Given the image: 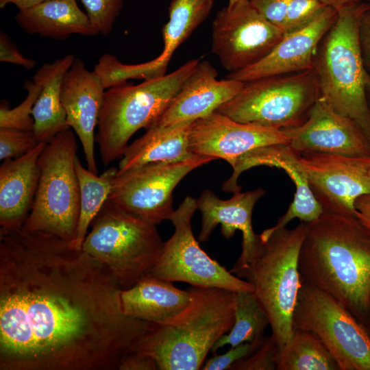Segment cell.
I'll return each instance as SVG.
<instances>
[{"mask_svg":"<svg viewBox=\"0 0 370 370\" xmlns=\"http://www.w3.org/2000/svg\"><path fill=\"white\" fill-rule=\"evenodd\" d=\"M110 270L71 242L0 230V370H116L153 323L125 315Z\"/></svg>","mask_w":370,"mask_h":370,"instance_id":"obj_1","label":"cell"},{"mask_svg":"<svg viewBox=\"0 0 370 370\" xmlns=\"http://www.w3.org/2000/svg\"><path fill=\"white\" fill-rule=\"evenodd\" d=\"M302 282L319 288L363 325L370 310V228L357 217L322 214L305 223Z\"/></svg>","mask_w":370,"mask_h":370,"instance_id":"obj_2","label":"cell"},{"mask_svg":"<svg viewBox=\"0 0 370 370\" xmlns=\"http://www.w3.org/2000/svg\"><path fill=\"white\" fill-rule=\"evenodd\" d=\"M188 290V306L167 321L153 323L138 347L159 370L201 369L214 345L233 326L234 292L193 286Z\"/></svg>","mask_w":370,"mask_h":370,"instance_id":"obj_3","label":"cell"},{"mask_svg":"<svg viewBox=\"0 0 370 370\" xmlns=\"http://www.w3.org/2000/svg\"><path fill=\"white\" fill-rule=\"evenodd\" d=\"M259 235V242L249 260L234 266L230 272L248 282L267 312L279 352L293 334V314L301 280L298 258L305 235V223L288 229L269 228Z\"/></svg>","mask_w":370,"mask_h":370,"instance_id":"obj_4","label":"cell"},{"mask_svg":"<svg viewBox=\"0 0 370 370\" xmlns=\"http://www.w3.org/2000/svg\"><path fill=\"white\" fill-rule=\"evenodd\" d=\"M370 7L361 2L338 12L313 58L320 95L338 113L352 119L370 140L366 75L358 42L360 18Z\"/></svg>","mask_w":370,"mask_h":370,"instance_id":"obj_5","label":"cell"},{"mask_svg":"<svg viewBox=\"0 0 370 370\" xmlns=\"http://www.w3.org/2000/svg\"><path fill=\"white\" fill-rule=\"evenodd\" d=\"M199 62L192 59L171 73L106 90L95 136L104 166L122 158L138 130L158 122Z\"/></svg>","mask_w":370,"mask_h":370,"instance_id":"obj_6","label":"cell"},{"mask_svg":"<svg viewBox=\"0 0 370 370\" xmlns=\"http://www.w3.org/2000/svg\"><path fill=\"white\" fill-rule=\"evenodd\" d=\"M156 225L106 201L91 223L82 249L108 267L122 289L149 275L162 251Z\"/></svg>","mask_w":370,"mask_h":370,"instance_id":"obj_7","label":"cell"},{"mask_svg":"<svg viewBox=\"0 0 370 370\" xmlns=\"http://www.w3.org/2000/svg\"><path fill=\"white\" fill-rule=\"evenodd\" d=\"M71 129L47 143L39 157L38 188L23 227L72 242L79 215L80 191L75 165L77 143Z\"/></svg>","mask_w":370,"mask_h":370,"instance_id":"obj_8","label":"cell"},{"mask_svg":"<svg viewBox=\"0 0 370 370\" xmlns=\"http://www.w3.org/2000/svg\"><path fill=\"white\" fill-rule=\"evenodd\" d=\"M319 96L312 69L245 82L241 91L217 112L238 122L284 130L302 125Z\"/></svg>","mask_w":370,"mask_h":370,"instance_id":"obj_9","label":"cell"},{"mask_svg":"<svg viewBox=\"0 0 370 370\" xmlns=\"http://www.w3.org/2000/svg\"><path fill=\"white\" fill-rule=\"evenodd\" d=\"M293 325L315 334L340 370H370V337L364 325L330 295L302 281Z\"/></svg>","mask_w":370,"mask_h":370,"instance_id":"obj_10","label":"cell"},{"mask_svg":"<svg viewBox=\"0 0 370 370\" xmlns=\"http://www.w3.org/2000/svg\"><path fill=\"white\" fill-rule=\"evenodd\" d=\"M197 199L186 196L171 219L175 230L164 243L160 256L149 275L193 286L220 288L233 292L251 291L253 286L210 258L195 239L191 225Z\"/></svg>","mask_w":370,"mask_h":370,"instance_id":"obj_11","label":"cell"},{"mask_svg":"<svg viewBox=\"0 0 370 370\" xmlns=\"http://www.w3.org/2000/svg\"><path fill=\"white\" fill-rule=\"evenodd\" d=\"M212 158L199 156L180 162H151L118 170L112 180L108 201L148 223L160 224L171 220L173 192L190 171Z\"/></svg>","mask_w":370,"mask_h":370,"instance_id":"obj_12","label":"cell"},{"mask_svg":"<svg viewBox=\"0 0 370 370\" xmlns=\"http://www.w3.org/2000/svg\"><path fill=\"white\" fill-rule=\"evenodd\" d=\"M284 35L247 0L217 13L212 24V52L225 69L236 73L263 59Z\"/></svg>","mask_w":370,"mask_h":370,"instance_id":"obj_13","label":"cell"},{"mask_svg":"<svg viewBox=\"0 0 370 370\" xmlns=\"http://www.w3.org/2000/svg\"><path fill=\"white\" fill-rule=\"evenodd\" d=\"M297 161L323 214L356 217V201L370 194V157L311 153Z\"/></svg>","mask_w":370,"mask_h":370,"instance_id":"obj_14","label":"cell"},{"mask_svg":"<svg viewBox=\"0 0 370 370\" xmlns=\"http://www.w3.org/2000/svg\"><path fill=\"white\" fill-rule=\"evenodd\" d=\"M289 142L283 130L238 122L217 111L195 121L190 134L195 154L223 159L230 165L254 149Z\"/></svg>","mask_w":370,"mask_h":370,"instance_id":"obj_15","label":"cell"},{"mask_svg":"<svg viewBox=\"0 0 370 370\" xmlns=\"http://www.w3.org/2000/svg\"><path fill=\"white\" fill-rule=\"evenodd\" d=\"M283 130L289 136L288 145L300 154L370 157V140L363 131L321 95L302 125Z\"/></svg>","mask_w":370,"mask_h":370,"instance_id":"obj_16","label":"cell"},{"mask_svg":"<svg viewBox=\"0 0 370 370\" xmlns=\"http://www.w3.org/2000/svg\"><path fill=\"white\" fill-rule=\"evenodd\" d=\"M299 154L288 145H271L254 149L238 158L231 165L233 172L222 184V189L233 193L241 191V187L238 184L239 176L243 171L254 166H267L281 169L294 183L295 193L286 213L278 219L274 226L269 229L275 230L285 227L294 219H299L304 223L312 221L320 217L323 211L299 167L297 161Z\"/></svg>","mask_w":370,"mask_h":370,"instance_id":"obj_17","label":"cell"},{"mask_svg":"<svg viewBox=\"0 0 370 370\" xmlns=\"http://www.w3.org/2000/svg\"><path fill=\"white\" fill-rule=\"evenodd\" d=\"M99 77L88 71L85 64L75 58L63 77L61 101L66 121L79 137L87 169L97 174L95 153L96 126L98 125L106 92Z\"/></svg>","mask_w":370,"mask_h":370,"instance_id":"obj_18","label":"cell"},{"mask_svg":"<svg viewBox=\"0 0 370 370\" xmlns=\"http://www.w3.org/2000/svg\"><path fill=\"white\" fill-rule=\"evenodd\" d=\"M337 15L335 9L326 7L308 24L285 33L282 40L260 61L238 72L229 73L227 78L247 82L312 69L318 45Z\"/></svg>","mask_w":370,"mask_h":370,"instance_id":"obj_19","label":"cell"},{"mask_svg":"<svg viewBox=\"0 0 370 370\" xmlns=\"http://www.w3.org/2000/svg\"><path fill=\"white\" fill-rule=\"evenodd\" d=\"M217 76L218 72L208 61L199 62L155 125H175L208 116L233 99L244 86L245 82L227 77L218 79Z\"/></svg>","mask_w":370,"mask_h":370,"instance_id":"obj_20","label":"cell"},{"mask_svg":"<svg viewBox=\"0 0 370 370\" xmlns=\"http://www.w3.org/2000/svg\"><path fill=\"white\" fill-rule=\"evenodd\" d=\"M263 188L234 193L226 200L219 199L210 190H204L197 199V210L201 214L199 242H206L217 225L222 235L232 238L236 230L242 232V251L234 266L245 264L253 255L259 242V235L252 227V212L255 204L264 196Z\"/></svg>","mask_w":370,"mask_h":370,"instance_id":"obj_21","label":"cell"},{"mask_svg":"<svg viewBox=\"0 0 370 370\" xmlns=\"http://www.w3.org/2000/svg\"><path fill=\"white\" fill-rule=\"evenodd\" d=\"M47 143H40L17 158L3 160L0 166V225L23 227L31 211L38 188L39 157Z\"/></svg>","mask_w":370,"mask_h":370,"instance_id":"obj_22","label":"cell"},{"mask_svg":"<svg viewBox=\"0 0 370 370\" xmlns=\"http://www.w3.org/2000/svg\"><path fill=\"white\" fill-rule=\"evenodd\" d=\"M173 282L147 275L133 286L118 295L121 310L127 316L162 324L182 312L189 304L188 290L175 287Z\"/></svg>","mask_w":370,"mask_h":370,"instance_id":"obj_23","label":"cell"},{"mask_svg":"<svg viewBox=\"0 0 370 370\" xmlns=\"http://www.w3.org/2000/svg\"><path fill=\"white\" fill-rule=\"evenodd\" d=\"M171 125H153L125 149L118 170H126L151 162H180L195 160L190 147L193 123Z\"/></svg>","mask_w":370,"mask_h":370,"instance_id":"obj_24","label":"cell"},{"mask_svg":"<svg viewBox=\"0 0 370 370\" xmlns=\"http://www.w3.org/2000/svg\"><path fill=\"white\" fill-rule=\"evenodd\" d=\"M15 20L25 32L55 40H64L72 34H99L75 0H47L20 10Z\"/></svg>","mask_w":370,"mask_h":370,"instance_id":"obj_25","label":"cell"},{"mask_svg":"<svg viewBox=\"0 0 370 370\" xmlns=\"http://www.w3.org/2000/svg\"><path fill=\"white\" fill-rule=\"evenodd\" d=\"M75 59L73 55L69 54L51 63H45L33 76V82L41 88L32 110L34 132L40 143H48L58 133L70 128L61 101V86Z\"/></svg>","mask_w":370,"mask_h":370,"instance_id":"obj_26","label":"cell"},{"mask_svg":"<svg viewBox=\"0 0 370 370\" xmlns=\"http://www.w3.org/2000/svg\"><path fill=\"white\" fill-rule=\"evenodd\" d=\"M79 184V215L72 245L82 249L88 229L109 196L118 168L111 167L99 176L84 167L77 156L75 162Z\"/></svg>","mask_w":370,"mask_h":370,"instance_id":"obj_27","label":"cell"},{"mask_svg":"<svg viewBox=\"0 0 370 370\" xmlns=\"http://www.w3.org/2000/svg\"><path fill=\"white\" fill-rule=\"evenodd\" d=\"M277 370H340V367L315 334L294 329L278 353Z\"/></svg>","mask_w":370,"mask_h":370,"instance_id":"obj_28","label":"cell"},{"mask_svg":"<svg viewBox=\"0 0 370 370\" xmlns=\"http://www.w3.org/2000/svg\"><path fill=\"white\" fill-rule=\"evenodd\" d=\"M214 0H172L169 21L162 28L164 47L159 55L165 62L191 34L208 18Z\"/></svg>","mask_w":370,"mask_h":370,"instance_id":"obj_29","label":"cell"},{"mask_svg":"<svg viewBox=\"0 0 370 370\" xmlns=\"http://www.w3.org/2000/svg\"><path fill=\"white\" fill-rule=\"evenodd\" d=\"M234 321L230 331L223 335L214 345L211 352L229 345L236 346L245 342L261 341L270 325L269 317L254 292H234Z\"/></svg>","mask_w":370,"mask_h":370,"instance_id":"obj_30","label":"cell"},{"mask_svg":"<svg viewBox=\"0 0 370 370\" xmlns=\"http://www.w3.org/2000/svg\"><path fill=\"white\" fill-rule=\"evenodd\" d=\"M169 62L160 56L153 60L140 64H125L110 53L103 54L95 65L94 71L99 77L104 88L126 84L127 79H152L165 75Z\"/></svg>","mask_w":370,"mask_h":370,"instance_id":"obj_31","label":"cell"},{"mask_svg":"<svg viewBox=\"0 0 370 370\" xmlns=\"http://www.w3.org/2000/svg\"><path fill=\"white\" fill-rule=\"evenodd\" d=\"M24 88L27 90V95L16 107L10 108L5 103H1L0 128L34 131V120L32 110L41 88L38 84L30 81L25 82Z\"/></svg>","mask_w":370,"mask_h":370,"instance_id":"obj_32","label":"cell"},{"mask_svg":"<svg viewBox=\"0 0 370 370\" xmlns=\"http://www.w3.org/2000/svg\"><path fill=\"white\" fill-rule=\"evenodd\" d=\"M93 27L103 36L112 30L124 0H80Z\"/></svg>","mask_w":370,"mask_h":370,"instance_id":"obj_33","label":"cell"},{"mask_svg":"<svg viewBox=\"0 0 370 370\" xmlns=\"http://www.w3.org/2000/svg\"><path fill=\"white\" fill-rule=\"evenodd\" d=\"M40 142L34 131L0 128V159L17 158L32 151Z\"/></svg>","mask_w":370,"mask_h":370,"instance_id":"obj_34","label":"cell"},{"mask_svg":"<svg viewBox=\"0 0 370 370\" xmlns=\"http://www.w3.org/2000/svg\"><path fill=\"white\" fill-rule=\"evenodd\" d=\"M278 346L271 334L250 356L234 363L229 370H277Z\"/></svg>","mask_w":370,"mask_h":370,"instance_id":"obj_35","label":"cell"},{"mask_svg":"<svg viewBox=\"0 0 370 370\" xmlns=\"http://www.w3.org/2000/svg\"><path fill=\"white\" fill-rule=\"evenodd\" d=\"M326 7L320 0H289L285 33L298 29L315 18Z\"/></svg>","mask_w":370,"mask_h":370,"instance_id":"obj_36","label":"cell"},{"mask_svg":"<svg viewBox=\"0 0 370 370\" xmlns=\"http://www.w3.org/2000/svg\"><path fill=\"white\" fill-rule=\"evenodd\" d=\"M265 338V337H264ZM261 341L245 342L231 348L223 354H217L208 359L201 369L203 370H225L236 362L246 358L257 350L262 344Z\"/></svg>","mask_w":370,"mask_h":370,"instance_id":"obj_37","label":"cell"},{"mask_svg":"<svg viewBox=\"0 0 370 370\" xmlns=\"http://www.w3.org/2000/svg\"><path fill=\"white\" fill-rule=\"evenodd\" d=\"M252 6L269 22L285 34L289 0H249Z\"/></svg>","mask_w":370,"mask_h":370,"instance_id":"obj_38","label":"cell"},{"mask_svg":"<svg viewBox=\"0 0 370 370\" xmlns=\"http://www.w3.org/2000/svg\"><path fill=\"white\" fill-rule=\"evenodd\" d=\"M0 61L22 66L27 69H32L36 62L24 57L17 49L8 35L0 34Z\"/></svg>","mask_w":370,"mask_h":370,"instance_id":"obj_39","label":"cell"},{"mask_svg":"<svg viewBox=\"0 0 370 370\" xmlns=\"http://www.w3.org/2000/svg\"><path fill=\"white\" fill-rule=\"evenodd\" d=\"M358 42L365 69L370 75V7L363 12L360 18Z\"/></svg>","mask_w":370,"mask_h":370,"instance_id":"obj_40","label":"cell"},{"mask_svg":"<svg viewBox=\"0 0 370 370\" xmlns=\"http://www.w3.org/2000/svg\"><path fill=\"white\" fill-rule=\"evenodd\" d=\"M156 360L140 352L128 354L121 362L119 370H158Z\"/></svg>","mask_w":370,"mask_h":370,"instance_id":"obj_41","label":"cell"},{"mask_svg":"<svg viewBox=\"0 0 370 370\" xmlns=\"http://www.w3.org/2000/svg\"><path fill=\"white\" fill-rule=\"evenodd\" d=\"M357 218L370 228V194L360 197L355 202Z\"/></svg>","mask_w":370,"mask_h":370,"instance_id":"obj_42","label":"cell"},{"mask_svg":"<svg viewBox=\"0 0 370 370\" xmlns=\"http://www.w3.org/2000/svg\"><path fill=\"white\" fill-rule=\"evenodd\" d=\"M325 6L332 8L337 12L354 6L362 2V0H320Z\"/></svg>","mask_w":370,"mask_h":370,"instance_id":"obj_43","label":"cell"},{"mask_svg":"<svg viewBox=\"0 0 370 370\" xmlns=\"http://www.w3.org/2000/svg\"><path fill=\"white\" fill-rule=\"evenodd\" d=\"M46 1L47 0H15L13 4L20 10L31 8Z\"/></svg>","mask_w":370,"mask_h":370,"instance_id":"obj_44","label":"cell"},{"mask_svg":"<svg viewBox=\"0 0 370 370\" xmlns=\"http://www.w3.org/2000/svg\"><path fill=\"white\" fill-rule=\"evenodd\" d=\"M366 96L370 113V75L367 73L366 75Z\"/></svg>","mask_w":370,"mask_h":370,"instance_id":"obj_45","label":"cell"},{"mask_svg":"<svg viewBox=\"0 0 370 370\" xmlns=\"http://www.w3.org/2000/svg\"><path fill=\"white\" fill-rule=\"evenodd\" d=\"M364 327H365L369 336L370 337V310H369V317L367 318V320L365 322V323L364 324Z\"/></svg>","mask_w":370,"mask_h":370,"instance_id":"obj_46","label":"cell"},{"mask_svg":"<svg viewBox=\"0 0 370 370\" xmlns=\"http://www.w3.org/2000/svg\"><path fill=\"white\" fill-rule=\"evenodd\" d=\"M15 0H0V8H3L8 3H13Z\"/></svg>","mask_w":370,"mask_h":370,"instance_id":"obj_47","label":"cell"},{"mask_svg":"<svg viewBox=\"0 0 370 370\" xmlns=\"http://www.w3.org/2000/svg\"><path fill=\"white\" fill-rule=\"evenodd\" d=\"M245 1H247V0H228L227 6L228 7H232V6H234V5L238 3H241V2Z\"/></svg>","mask_w":370,"mask_h":370,"instance_id":"obj_48","label":"cell"},{"mask_svg":"<svg viewBox=\"0 0 370 370\" xmlns=\"http://www.w3.org/2000/svg\"><path fill=\"white\" fill-rule=\"evenodd\" d=\"M368 3L370 5V0H367Z\"/></svg>","mask_w":370,"mask_h":370,"instance_id":"obj_49","label":"cell"}]
</instances>
